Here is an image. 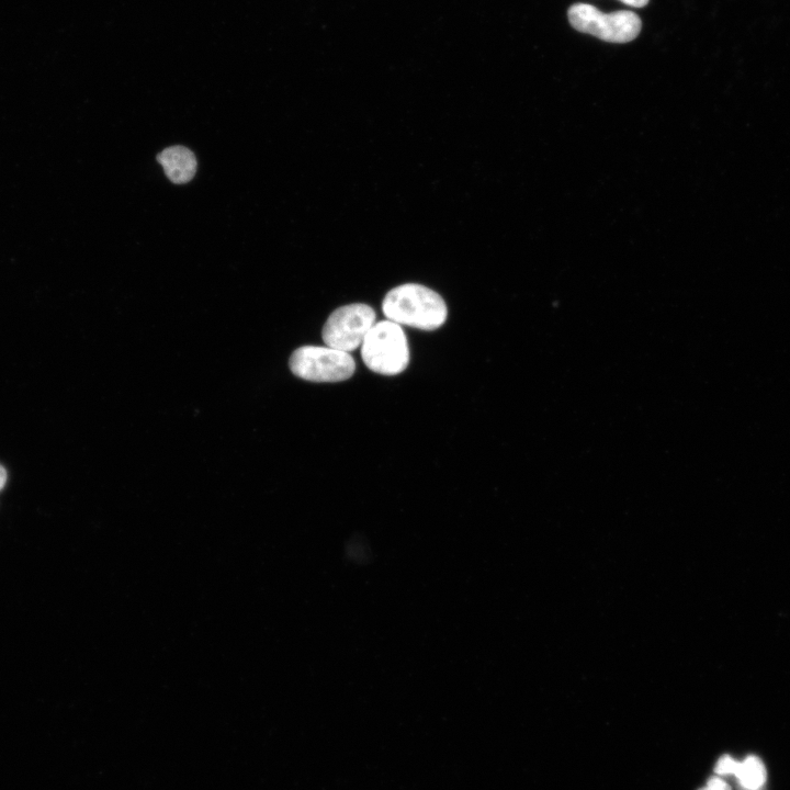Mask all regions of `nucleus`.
Masks as SVG:
<instances>
[{"label":"nucleus","instance_id":"6e6552de","mask_svg":"<svg viewBox=\"0 0 790 790\" xmlns=\"http://www.w3.org/2000/svg\"><path fill=\"white\" fill-rule=\"evenodd\" d=\"M738 766V761L729 755L722 756L714 767V772L718 776H734Z\"/></svg>","mask_w":790,"mask_h":790},{"label":"nucleus","instance_id":"1a4fd4ad","mask_svg":"<svg viewBox=\"0 0 790 790\" xmlns=\"http://www.w3.org/2000/svg\"><path fill=\"white\" fill-rule=\"evenodd\" d=\"M699 790H732L727 782L719 776L711 777L707 785Z\"/></svg>","mask_w":790,"mask_h":790},{"label":"nucleus","instance_id":"0eeeda50","mask_svg":"<svg viewBox=\"0 0 790 790\" xmlns=\"http://www.w3.org/2000/svg\"><path fill=\"white\" fill-rule=\"evenodd\" d=\"M741 790H760L766 781V769L757 756L738 761L735 772Z\"/></svg>","mask_w":790,"mask_h":790},{"label":"nucleus","instance_id":"f03ea898","mask_svg":"<svg viewBox=\"0 0 790 790\" xmlns=\"http://www.w3.org/2000/svg\"><path fill=\"white\" fill-rule=\"evenodd\" d=\"M361 357L375 373H402L409 362V349L400 325L388 319L375 323L361 345Z\"/></svg>","mask_w":790,"mask_h":790},{"label":"nucleus","instance_id":"f257e3e1","mask_svg":"<svg viewBox=\"0 0 790 790\" xmlns=\"http://www.w3.org/2000/svg\"><path fill=\"white\" fill-rule=\"evenodd\" d=\"M382 309L388 320L422 330H435L447 319L443 298L433 290L417 283L392 289L384 297Z\"/></svg>","mask_w":790,"mask_h":790},{"label":"nucleus","instance_id":"423d86ee","mask_svg":"<svg viewBox=\"0 0 790 790\" xmlns=\"http://www.w3.org/2000/svg\"><path fill=\"white\" fill-rule=\"evenodd\" d=\"M166 176L177 184L189 182L196 171V159L193 153L183 146H171L157 156Z\"/></svg>","mask_w":790,"mask_h":790},{"label":"nucleus","instance_id":"9b49d317","mask_svg":"<svg viewBox=\"0 0 790 790\" xmlns=\"http://www.w3.org/2000/svg\"><path fill=\"white\" fill-rule=\"evenodd\" d=\"M7 483V472L0 465V490L3 488V486Z\"/></svg>","mask_w":790,"mask_h":790},{"label":"nucleus","instance_id":"7ed1b4c3","mask_svg":"<svg viewBox=\"0 0 790 790\" xmlns=\"http://www.w3.org/2000/svg\"><path fill=\"white\" fill-rule=\"evenodd\" d=\"M568 21L577 31L610 43L631 42L642 26L641 19L632 11L602 13L587 3L573 4L568 9Z\"/></svg>","mask_w":790,"mask_h":790},{"label":"nucleus","instance_id":"39448f33","mask_svg":"<svg viewBox=\"0 0 790 790\" xmlns=\"http://www.w3.org/2000/svg\"><path fill=\"white\" fill-rule=\"evenodd\" d=\"M374 309L365 304L356 303L335 309L323 328L326 346L350 352L362 345L366 334L375 324Z\"/></svg>","mask_w":790,"mask_h":790},{"label":"nucleus","instance_id":"20e7f679","mask_svg":"<svg viewBox=\"0 0 790 790\" xmlns=\"http://www.w3.org/2000/svg\"><path fill=\"white\" fill-rule=\"evenodd\" d=\"M289 363L294 375L311 382H341L356 370L349 352L328 346L301 347L292 353Z\"/></svg>","mask_w":790,"mask_h":790},{"label":"nucleus","instance_id":"9d476101","mask_svg":"<svg viewBox=\"0 0 790 790\" xmlns=\"http://www.w3.org/2000/svg\"><path fill=\"white\" fill-rule=\"evenodd\" d=\"M627 5L633 7V8H642L647 4L648 0H620Z\"/></svg>","mask_w":790,"mask_h":790}]
</instances>
